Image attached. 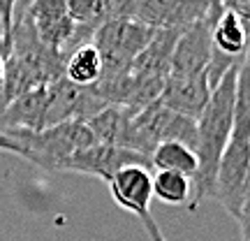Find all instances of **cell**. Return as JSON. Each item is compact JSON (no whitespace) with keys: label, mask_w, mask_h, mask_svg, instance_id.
<instances>
[{"label":"cell","mask_w":250,"mask_h":241,"mask_svg":"<svg viewBox=\"0 0 250 241\" xmlns=\"http://www.w3.org/2000/svg\"><path fill=\"white\" fill-rule=\"evenodd\" d=\"M132 111L123 107H107L100 111L98 116H93L88 128L95 134V142L104 146H121L132 151Z\"/></svg>","instance_id":"obj_13"},{"label":"cell","mask_w":250,"mask_h":241,"mask_svg":"<svg viewBox=\"0 0 250 241\" xmlns=\"http://www.w3.org/2000/svg\"><path fill=\"white\" fill-rule=\"evenodd\" d=\"M23 149V158L42 170L62 172L65 162L77 151L95 146V134L86 121H70L54 128H46L42 132L28 130H9L5 132Z\"/></svg>","instance_id":"obj_2"},{"label":"cell","mask_w":250,"mask_h":241,"mask_svg":"<svg viewBox=\"0 0 250 241\" xmlns=\"http://www.w3.org/2000/svg\"><path fill=\"white\" fill-rule=\"evenodd\" d=\"M46 86L33 88L12 100L0 114V132L9 130H28V132H42L46 130Z\"/></svg>","instance_id":"obj_12"},{"label":"cell","mask_w":250,"mask_h":241,"mask_svg":"<svg viewBox=\"0 0 250 241\" xmlns=\"http://www.w3.org/2000/svg\"><path fill=\"white\" fill-rule=\"evenodd\" d=\"M225 7L241 19L246 30L250 33V0H232V2H225Z\"/></svg>","instance_id":"obj_19"},{"label":"cell","mask_w":250,"mask_h":241,"mask_svg":"<svg viewBox=\"0 0 250 241\" xmlns=\"http://www.w3.org/2000/svg\"><path fill=\"white\" fill-rule=\"evenodd\" d=\"M192 179L174 172H155L153 176V197L169 206H183L192 202Z\"/></svg>","instance_id":"obj_17"},{"label":"cell","mask_w":250,"mask_h":241,"mask_svg":"<svg viewBox=\"0 0 250 241\" xmlns=\"http://www.w3.org/2000/svg\"><path fill=\"white\" fill-rule=\"evenodd\" d=\"M109 193L123 211L134 214L139 220L151 216L148 204L153 199V176L146 167H125L107 183Z\"/></svg>","instance_id":"obj_11"},{"label":"cell","mask_w":250,"mask_h":241,"mask_svg":"<svg viewBox=\"0 0 250 241\" xmlns=\"http://www.w3.org/2000/svg\"><path fill=\"white\" fill-rule=\"evenodd\" d=\"M28 14L40 42L65 56V49L74 35V21L67 12V0H35L30 2Z\"/></svg>","instance_id":"obj_10"},{"label":"cell","mask_w":250,"mask_h":241,"mask_svg":"<svg viewBox=\"0 0 250 241\" xmlns=\"http://www.w3.org/2000/svg\"><path fill=\"white\" fill-rule=\"evenodd\" d=\"M142 223H144V230H146V234H148V239L151 241H167L165 239V234H162V230L158 227V223L153 220V216L142 218Z\"/></svg>","instance_id":"obj_20"},{"label":"cell","mask_w":250,"mask_h":241,"mask_svg":"<svg viewBox=\"0 0 250 241\" xmlns=\"http://www.w3.org/2000/svg\"><path fill=\"white\" fill-rule=\"evenodd\" d=\"M0 151L14 153V155H21V158H23V149H21V146H19L12 137H7L5 132H0Z\"/></svg>","instance_id":"obj_21"},{"label":"cell","mask_w":250,"mask_h":241,"mask_svg":"<svg viewBox=\"0 0 250 241\" xmlns=\"http://www.w3.org/2000/svg\"><path fill=\"white\" fill-rule=\"evenodd\" d=\"M104 74L102 56L93 44L79 46L65 61V79L77 86H95Z\"/></svg>","instance_id":"obj_16"},{"label":"cell","mask_w":250,"mask_h":241,"mask_svg":"<svg viewBox=\"0 0 250 241\" xmlns=\"http://www.w3.org/2000/svg\"><path fill=\"white\" fill-rule=\"evenodd\" d=\"M46 128L70 121H90L107 109V105L95 95L93 86H77L65 77L46 86Z\"/></svg>","instance_id":"obj_7"},{"label":"cell","mask_w":250,"mask_h":241,"mask_svg":"<svg viewBox=\"0 0 250 241\" xmlns=\"http://www.w3.org/2000/svg\"><path fill=\"white\" fill-rule=\"evenodd\" d=\"M151 167H155V172H174L195 179L199 172V160L197 153L186 144L165 142L151 153Z\"/></svg>","instance_id":"obj_15"},{"label":"cell","mask_w":250,"mask_h":241,"mask_svg":"<svg viewBox=\"0 0 250 241\" xmlns=\"http://www.w3.org/2000/svg\"><path fill=\"white\" fill-rule=\"evenodd\" d=\"M248 56H250V44H248Z\"/></svg>","instance_id":"obj_23"},{"label":"cell","mask_w":250,"mask_h":241,"mask_svg":"<svg viewBox=\"0 0 250 241\" xmlns=\"http://www.w3.org/2000/svg\"><path fill=\"white\" fill-rule=\"evenodd\" d=\"M211 2H190V0H132L121 2L118 19H132L153 30L176 28L186 30L208 14Z\"/></svg>","instance_id":"obj_5"},{"label":"cell","mask_w":250,"mask_h":241,"mask_svg":"<svg viewBox=\"0 0 250 241\" xmlns=\"http://www.w3.org/2000/svg\"><path fill=\"white\" fill-rule=\"evenodd\" d=\"M250 174V130L248 128H234L232 139L225 149L218 176H215V199L225 206V211L234 220L239 218L243 199V188Z\"/></svg>","instance_id":"obj_4"},{"label":"cell","mask_w":250,"mask_h":241,"mask_svg":"<svg viewBox=\"0 0 250 241\" xmlns=\"http://www.w3.org/2000/svg\"><path fill=\"white\" fill-rule=\"evenodd\" d=\"M250 44V33L246 30L243 21L234 12L225 7V14L213 28V49L218 54L234 58V61H243L248 54Z\"/></svg>","instance_id":"obj_14"},{"label":"cell","mask_w":250,"mask_h":241,"mask_svg":"<svg viewBox=\"0 0 250 241\" xmlns=\"http://www.w3.org/2000/svg\"><path fill=\"white\" fill-rule=\"evenodd\" d=\"M211 84H208V74L199 72V74H169L162 88L160 102L167 109L176 111L181 116H188L197 121L206 109L208 100H211Z\"/></svg>","instance_id":"obj_9"},{"label":"cell","mask_w":250,"mask_h":241,"mask_svg":"<svg viewBox=\"0 0 250 241\" xmlns=\"http://www.w3.org/2000/svg\"><path fill=\"white\" fill-rule=\"evenodd\" d=\"M239 67L229 70L225 79L218 84L211 93V100L202 116L197 118V160L199 172L192 179V202L190 209L195 211L197 204L206 197L215 195V176H218V165L223 158L227 144L232 139L234 130V102H236V81H239Z\"/></svg>","instance_id":"obj_1"},{"label":"cell","mask_w":250,"mask_h":241,"mask_svg":"<svg viewBox=\"0 0 250 241\" xmlns=\"http://www.w3.org/2000/svg\"><path fill=\"white\" fill-rule=\"evenodd\" d=\"M2 86H5V61L0 58V90H2Z\"/></svg>","instance_id":"obj_22"},{"label":"cell","mask_w":250,"mask_h":241,"mask_svg":"<svg viewBox=\"0 0 250 241\" xmlns=\"http://www.w3.org/2000/svg\"><path fill=\"white\" fill-rule=\"evenodd\" d=\"M155 30L137 23L132 19H109L98 28L93 46L102 56V77H123L132 72L134 61L151 44Z\"/></svg>","instance_id":"obj_3"},{"label":"cell","mask_w":250,"mask_h":241,"mask_svg":"<svg viewBox=\"0 0 250 241\" xmlns=\"http://www.w3.org/2000/svg\"><path fill=\"white\" fill-rule=\"evenodd\" d=\"M125 167H151V158H146L142 153L130 151V149H121V146H104V144H95L90 149L77 151L70 160L65 162L62 172H77V174H90L98 176L104 183L116 176Z\"/></svg>","instance_id":"obj_8"},{"label":"cell","mask_w":250,"mask_h":241,"mask_svg":"<svg viewBox=\"0 0 250 241\" xmlns=\"http://www.w3.org/2000/svg\"><path fill=\"white\" fill-rule=\"evenodd\" d=\"M236 223H239V227H241L243 241H250V174H248V181H246V188H243L241 211H239Z\"/></svg>","instance_id":"obj_18"},{"label":"cell","mask_w":250,"mask_h":241,"mask_svg":"<svg viewBox=\"0 0 250 241\" xmlns=\"http://www.w3.org/2000/svg\"><path fill=\"white\" fill-rule=\"evenodd\" d=\"M225 14V2H211V9L202 21L192 23L181 33L169 74H199L206 72L213 56V28Z\"/></svg>","instance_id":"obj_6"}]
</instances>
